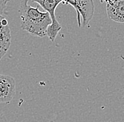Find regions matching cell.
I'll return each instance as SVG.
<instances>
[{"label": "cell", "instance_id": "obj_1", "mask_svg": "<svg viewBox=\"0 0 124 122\" xmlns=\"http://www.w3.org/2000/svg\"><path fill=\"white\" fill-rule=\"evenodd\" d=\"M19 13L22 30L39 38L46 36L47 28L52 24L48 12L40 11L38 7H32L28 4V0H24L21 2Z\"/></svg>", "mask_w": 124, "mask_h": 122}, {"label": "cell", "instance_id": "obj_2", "mask_svg": "<svg viewBox=\"0 0 124 122\" xmlns=\"http://www.w3.org/2000/svg\"><path fill=\"white\" fill-rule=\"evenodd\" d=\"M64 4H70L74 8L77 14L78 27H81V23L85 28L92 20L94 13V4L93 0H70L62 1Z\"/></svg>", "mask_w": 124, "mask_h": 122}, {"label": "cell", "instance_id": "obj_3", "mask_svg": "<svg viewBox=\"0 0 124 122\" xmlns=\"http://www.w3.org/2000/svg\"><path fill=\"white\" fill-rule=\"evenodd\" d=\"M33 2L37 3L39 6L43 8L45 11L48 12L50 16L52 24L48 27L46 36H48L49 39L52 41L54 42L59 32L61 31L62 26L58 22L56 16L55 11L59 4L62 3V1H56V0H34Z\"/></svg>", "mask_w": 124, "mask_h": 122}, {"label": "cell", "instance_id": "obj_4", "mask_svg": "<svg viewBox=\"0 0 124 122\" xmlns=\"http://www.w3.org/2000/svg\"><path fill=\"white\" fill-rule=\"evenodd\" d=\"M16 94V81L12 77L0 74V103H9Z\"/></svg>", "mask_w": 124, "mask_h": 122}, {"label": "cell", "instance_id": "obj_5", "mask_svg": "<svg viewBox=\"0 0 124 122\" xmlns=\"http://www.w3.org/2000/svg\"><path fill=\"white\" fill-rule=\"evenodd\" d=\"M11 43V35L8 21L0 15V60L7 52Z\"/></svg>", "mask_w": 124, "mask_h": 122}, {"label": "cell", "instance_id": "obj_6", "mask_svg": "<svg viewBox=\"0 0 124 122\" xmlns=\"http://www.w3.org/2000/svg\"><path fill=\"white\" fill-rule=\"evenodd\" d=\"M107 13L108 17L117 23H124V0L107 1Z\"/></svg>", "mask_w": 124, "mask_h": 122}, {"label": "cell", "instance_id": "obj_7", "mask_svg": "<svg viewBox=\"0 0 124 122\" xmlns=\"http://www.w3.org/2000/svg\"><path fill=\"white\" fill-rule=\"evenodd\" d=\"M8 1L7 0H0V15H2L4 13V11L7 7Z\"/></svg>", "mask_w": 124, "mask_h": 122}, {"label": "cell", "instance_id": "obj_8", "mask_svg": "<svg viewBox=\"0 0 124 122\" xmlns=\"http://www.w3.org/2000/svg\"><path fill=\"white\" fill-rule=\"evenodd\" d=\"M53 122V121H51V122Z\"/></svg>", "mask_w": 124, "mask_h": 122}]
</instances>
